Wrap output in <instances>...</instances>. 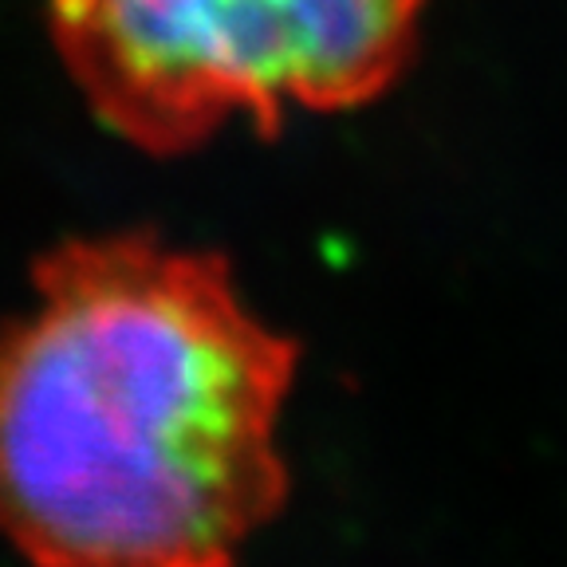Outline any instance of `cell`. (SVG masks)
Listing matches in <instances>:
<instances>
[{
	"mask_svg": "<svg viewBox=\"0 0 567 567\" xmlns=\"http://www.w3.org/2000/svg\"><path fill=\"white\" fill-rule=\"evenodd\" d=\"M425 0H48L68 80L91 115L154 158L245 123L343 115L410 68Z\"/></svg>",
	"mask_w": 567,
	"mask_h": 567,
	"instance_id": "2",
	"label": "cell"
},
{
	"mask_svg": "<svg viewBox=\"0 0 567 567\" xmlns=\"http://www.w3.org/2000/svg\"><path fill=\"white\" fill-rule=\"evenodd\" d=\"M296 367L225 252L55 245L0 323V540L32 567H237L288 505Z\"/></svg>",
	"mask_w": 567,
	"mask_h": 567,
	"instance_id": "1",
	"label": "cell"
}]
</instances>
